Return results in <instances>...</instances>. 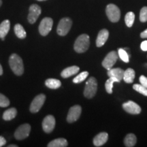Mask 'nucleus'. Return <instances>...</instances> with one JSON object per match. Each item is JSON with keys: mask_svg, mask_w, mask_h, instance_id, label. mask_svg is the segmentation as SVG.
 <instances>
[{"mask_svg": "<svg viewBox=\"0 0 147 147\" xmlns=\"http://www.w3.org/2000/svg\"><path fill=\"white\" fill-rule=\"evenodd\" d=\"M14 33H15L16 36L20 39H25L27 36L26 32H25V29L22 26L21 24H16L14 26Z\"/></svg>", "mask_w": 147, "mask_h": 147, "instance_id": "24", "label": "nucleus"}, {"mask_svg": "<svg viewBox=\"0 0 147 147\" xmlns=\"http://www.w3.org/2000/svg\"><path fill=\"white\" fill-rule=\"evenodd\" d=\"M90 46V38L87 34H82L79 36L74 42V49L78 53L86 52Z\"/></svg>", "mask_w": 147, "mask_h": 147, "instance_id": "2", "label": "nucleus"}, {"mask_svg": "<svg viewBox=\"0 0 147 147\" xmlns=\"http://www.w3.org/2000/svg\"><path fill=\"white\" fill-rule=\"evenodd\" d=\"M45 84L48 88L51 89H59L61 85V82L59 80L55 78H49L45 81Z\"/></svg>", "mask_w": 147, "mask_h": 147, "instance_id": "22", "label": "nucleus"}, {"mask_svg": "<svg viewBox=\"0 0 147 147\" xmlns=\"http://www.w3.org/2000/svg\"><path fill=\"white\" fill-rule=\"evenodd\" d=\"M55 126V119L53 115H48L42 121V128L47 134L51 133Z\"/></svg>", "mask_w": 147, "mask_h": 147, "instance_id": "12", "label": "nucleus"}, {"mask_svg": "<svg viewBox=\"0 0 147 147\" xmlns=\"http://www.w3.org/2000/svg\"><path fill=\"white\" fill-rule=\"evenodd\" d=\"M79 70H80V68H79V67H78V66H70V67L64 69L61 71V77H63V78H69V77L73 76V75H75L76 74L78 73Z\"/></svg>", "mask_w": 147, "mask_h": 147, "instance_id": "16", "label": "nucleus"}, {"mask_svg": "<svg viewBox=\"0 0 147 147\" xmlns=\"http://www.w3.org/2000/svg\"><path fill=\"white\" fill-rule=\"evenodd\" d=\"M71 25H72V21L70 18L68 17L61 18L58 24L57 32L61 36H65L68 34Z\"/></svg>", "mask_w": 147, "mask_h": 147, "instance_id": "5", "label": "nucleus"}, {"mask_svg": "<svg viewBox=\"0 0 147 147\" xmlns=\"http://www.w3.org/2000/svg\"><path fill=\"white\" fill-rule=\"evenodd\" d=\"M97 90V82L94 77H91L86 82L84 90V97L88 99H91L96 94Z\"/></svg>", "mask_w": 147, "mask_h": 147, "instance_id": "3", "label": "nucleus"}, {"mask_svg": "<svg viewBox=\"0 0 147 147\" xmlns=\"http://www.w3.org/2000/svg\"><path fill=\"white\" fill-rule=\"evenodd\" d=\"M42 12L41 8L37 4H32L30 5L29 9V14L27 19L29 23L34 24L36 22Z\"/></svg>", "mask_w": 147, "mask_h": 147, "instance_id": "9", "label": "nucleus"}, {"mask_svg": "<svg viewBox=\"0 0 147 147\" xmlns=\"http://www.w3.org/2000/svg\"><path fill=\"white\" fill-rule=\"evenodd\" d=\"M17 115V110L16 108H11L6 110L3 114V119L5 121H11L16 117Z\"/></svg>", "mask_w": 147, "mask_h": 147, "instance_id": "20", "label": "nucleus"}, {"mask_svg": "<svg viewBox=\"0 0 147 147\" xmlns=\"http://www.w3.org/2000/svg\"><path fill=\"white\" fill-rule=\"evenodd\" d=\"M119 58L118 53L116 51H111L106 55L102 61V65L104 68L109 70L113 67Z\"/></svg>", "mask_w": 147, "mask_h": 147, "instance_id": "7", "label": "nucleus"}, {"mask_svg": "<svg viewBox=\"0 0 147 147\" xmlns=\"http://www.w3.org/2000/svg\"><path fill=\"white\" fill-rule=\"evenodd\" d=\"M133 89L135 90V91L139 92L140 93H141V94L144 95V96H147V88L144 87V86H142L141 84H134Z\"/></svg>", "mask_w": 147, "mask_h": 147, "instance_id": "29", "label": "nucleus"}, {"mask_svg": "<svg viewBox=\"0 0 147 147\" xmlns=\"http://www.w3.org/2000/svg\"><path fill=\"white\" fill-rule=\"evenodd\" d=\"M140 47L143 51H147V40H145V41L142 42Z\"/></svg>", "mask_w": 147, "mask_h": 147, "instance_id": "33", "label": "nucleus"}, {"mask_svg": "<svg viewBox=\"0 0 147 147\" xmlns=\"http://www.w3.org/2000/svg\"><path fill=\"white\" fill-rule=\"evenodd\" d=\"M137 142L136 136L134 134H129L124 139V144L127 147H133Z\"/></svg>", "mask_w": 147, "mask_h": 147, "instance_id": "21", "label": "nucleus"}, {"mask_svg": "<svg viewBox=\"0 0 147 147\" xmlns=\"http://www.w3.org/2000/svg\"><path fill=\"white\" fill-rule=\"evenodd\" d=\"M134 78H135V71L132 68H127L125 71L123 78V80H124L126 83L130 84L134 82Z\"/></svg>", "mask_w": 147, "mask_h": 147, "instance_id": "19", "label": "nucleus"}, {"mask_svg": "<svg viewBox=\"0 0 147 147\" xmlns=\"http://www.w3.org/2000/svg\"><path fill=\"white\" fill-rule=\"evenodd\" d=\"M109 37V32L106 29H103L100 30L97 35L96 39V46L97 47H102L104 45L106 42L107 41Z\"/></svg>", "mask_w": 147, "mask_h": 147, "instance_id": "14", "label": "nucleus"}, {"mask_svg": "<svg viewBox=\"0 0 147 147\" xmlns=\"http://www.w3.org/2000/svg\"><path fill=\"white\" fill-rule=\"evenodd\" d=\"M135 20V14L133 12H129L125 16V22L128 27H131Z\"/></svg>", "mask_w": 147, "mask_h": 147, "instance_id": "26", "label": "nucleus"}, {"mask_svg": "<svg viewBox=\"0 0 147 147\" xmlns=\"http://www.w3.org/2000/svg\"><path fill=\"white\" fill-rule=\"evenodd\" d=\"M37 1H47V0H37Z\"/></svg>", "mask_w": 147, "mask_h": 147, "instance_id": "39", "label": "nucleus"}, {"mask_svg": "<svg viewBox=\"0 0 147 147\" xmlns=\"http://www.w3.org/2000/svg\"><path fill=\"white\" fill-rule=\"evenodd\" d=\"M108 134L106 132H101L93 138V144L95 146H102L108 141Z\"/></svg>", "mask_w": 147, "mask_h": 147, "instance_id": "15", "label": "nucleus"}, {"mask_svg": "<svg viewBox=\"0 0 147 147\" xmlns=\"http://www.w3.org/2000/svg\"><path fill=\"white\" fill-rule=\"evenodd\" d=\"M3 74V68L2 66H1V64H0V76Z\"/></svg>", "mask_w": 147, "mask_h": 147, "instance_id": "36", "label": "nucleus"}, {"mask_svg": "<svg viewBox=\"0 0 147 147\" xmlns=\"http://www.w3.org/2000/svg\"><path fill=\"white\" fill-rule=\"evenodd\" d=\"M140 21L142 23L147 21V6H144L140 10Z\"/></svg>", "mask_w": 147, "mask_h": 147, "instance_id": "30", "label": "nucleus"}, {"mask_svg": "<svg viewBox=\"0 0 147 147\" xmlns=\"http://www.w3.org/2000/svg\"><path fill=\"white\" fill-rule=\"evenodd\" d=\"M82 113L81 106L75 105L69 108L68 114L67 116V121L69 123L76 121L80 117Z\"/></svg>", "mask_w": 147, "mask_h": 147, "instance_id": "11", "label": "nucleus"}, {"mask_svg": "<svg viewBox=\"0 0 147 147\" xmlns=\"http://www.w3.org/2000/svg\"><path fill=\"white\" fill-rule=\"evenodd\" d=\"M1 4H2V1H1V0H0V7H1Z\"/></svg>", "mask_w": 147, "mask_h": 147, "instance_id": "38", "label": "nucleus"}, {"mask_svg": "<svg viewBox=\"0 0 147 147\" xmlns=\"http://www.w3.org/2000/svg\"><path fill=\"white\" fill-rule=\"evenodd\" d=\"M68 143L65 138H57L49 143V147H65L67 146Z\"/></svg>", "mask_w": 147, "mask_h": 147, "instance_id": "23", "label": "nucleus"}, {"mask_svg": "<svg viewBox=\"0 0 147 147\" xmlns=\"http://www.w3.org/2000/svg\"><path fill=\"white\" fill-rule=\"evenodd\" d=\"M6 144V140L3 136H0V147L4 146Z\"/></svg>", "mask_w": 147, "mask_h": 147, "instance_id": "34", "label": "nucleus"}, {"mask_svg": "<svg viewBox=\"0 0 147 147\" xmlns=\"http://www.w3.org/2000/svg\"><path fill=\"white\" fill-rule=\"evenodd\" d=\"M53 25V21L51 18L45 17L42 20L39 25V32L41 36H46L50 33Z\"/></svg>", "mask_w": 147, "mask_h": 147, "instance_id": "6", "label": "nucleus"}, {"mask_svg": "<svg viewBox=\"0 0 147 147\" xmlns=\"http://www.w3.org/2000/svg\"><path fill=\"white\" fill-rule=\"evenodd\" d=\"M120 81L117 78H114V77H109V79H108L106 80V84H105V87L106 90L107 91L108 93L111 94L113 93V84L115 82H119Z\"/></svg>", "mask_w": 147, "mask_h": 147, "instance_id": "25", "label": "nucleus"}, {"mask_svg": "<svg viewBox=\"0 0 147 147\" xmlns=\"http://www.w3.org/2000/svg\"><path fill=\"white\" fill-rule=\"evenodd\" d=\"M88 76H89V72L88 71H82V72L79 74L78 76H76L73 79V82L76 84L80 83V82L84 81L87 78Z\"/></svg>", "mask_w": 147, "mask_h": 147, "instance_id": "27", "label": "nucleus"}, {"mask_svg": "<svg viewBox=\"0 0 147 147\" xmlns=\"http://www.w3.org/2000/svg\"><path fill=\"white\" fill-rule=\"evenodd\" d=\"M10 28V22L9 20H5L0 24V38L4 40L5 37L8 34Z\"/></svg>", "mask_w": 147, "mask_h": 147, "instance_id": "18", "label": "nucleus"}, {"mask_svg": "<svg viewBox=\"0 0 147 147\" xmlns=\"http://www.w3.org/2000/svg\"><path fill=\"white\" fill-rule=\"evenodd\" d=\"M106 13L108 19L113 23H117L121 17V11L117 5L110 3L106 6Z\"/></svg>", "mask_w": 147, "mask_h": 147, "instance_id": "4", "label": "nucleus"}, {"mask_svg": "<svg viewBox=\"0 0 147 147\" xmlns=\"http://www.w3.org/2000/svg\"><path fill=\"white\" fill-rule=\"evenodd\" d=\"M123 108L127 113L131 115H138L141 113L140 106L133 101H128L127 102L124 103L123 104Z\"/></svg>", "mask_w": 147, "mask_h": 147, "instance_id": "13", "label": "nucleus"}, {"mask_svg": "<svg viewBox=\"0 0 147 147\" xmlns=\"http://www.w3.org/2000/svg\"><path fill=\"white\" fill-rule=\"evenodd\" d=\"M118 55L123 61L125 62V63H128L129 61V55L126 52L125 49H119Z\"/></svg>", "mask_w": 147, "mask_h": 147, "instance_id": "28", "label": "nucleus"}, {"mask_svg": "<svg viewBox=\"0 0 147 147\" xmlns=\"http://www.w3.org/2000/svg\"><path fill=\"white\" fill-rule=\"evenodd\" d=\"M140 37L142 38H147V29L140 34Z\"/></svg>", "mask_w": 147, "mask_h": 147, "instance_id": "35", "label": "nucleus"}, {"mask_svg": "<svg viewBox=\"0 0 147 147\" xmlns=\"http://www.w3.org/2000/svg\"><path fill=\"white\" fill-rule=\"evenodd\" d=\"M46 96L44 94H40L35 97L30 105V112L32 113H36L40 111L42 106L45 104Z\"/></svg>", "mask_w": 147, "mask_h": 147, "instance_id": "8", "label": "nucleus"}, {"mask_svg": "<svg viewBox=\"0 0 147 147\" xmlns=\"http://www.w3.org/2000/svg\"><path fill=\"white\" fill-rule=\"evenodd\" d=\"M9 105H10V101H9L8 97L0 93V107L5 108Z\"/></svg>", "mask_w": 147, "mask_h": 147, "instance_id": "31", "label": "nucleus"}, {"mask_svg": "<svg viewBox=\"0 0 147 147\" xmlns=\"http://www.w3.org/2000/svg\"><path fill=\"white\" fill-rule=\"evenodd\" d=\"M10 68L17 76H21L24 72L23 62L21 57L17 54H12L9 59Z\"/></svg>", "mask_w": 147, "mask_h": 147, "instance_id": "1", "label": "nucleus"}, {"mask_svg": "<svg viewBox=\"0 0 147 147\" xmlns=\"http://www.w3.org/2000/svg\"><path fill=\"white\" fill-rule=\"evenodd\" d=\"M140 82L142 84V86H144V87L147 88V77L144 76H141L139 78Z\"/></svg>", "mask_w": 147, "mask_h": 147, "instance_id": "32", "label": "nucleus"}, {"mask_svg": "<svg viewBox=\"0 0 147 147\" xmlns=\"http://www.w3.org/2000/svg\"><path fill=\"white\" fill-rule=\"evenodd\" d=\"M31 131V126L29 124H23L21 125L17 128L14 133V137L16 139L21 140L26 138L29 136V133Z\"/></svg>", "mask_w": 147, "mask_h": 147, "instance_id": "10", "label": "nucleus"}, {"mask_svg": "<svg viewBox=\"0 0 147 147\" xmlns=\"http://www.w3.org/2000/svg\"><path fill=\"white\" fill-rule=\"evenodd\" d=\"M18 146H16V145H9L8 147H17Z\"/></svg>", "mask_w": 147, "mask_h": 147, "instance_id": "37", "label": "nucleus"}, {"mask_svg": "<svg viewBox=\"0 0 147 147\" xmlns=\"http://www.w3.org/2000/svg\"><path fill=\"white\" fill-rule=\"evenodd\" d=\"M125 71L123 69L117 67V68H111L108 71V76L109 77H114L117 78L121 82V80L123 78Z\"/></svg>", "mask_w": 147, "mask_h": 147, "instance_id": "17", "label": "nucleus"}]
</instances>
